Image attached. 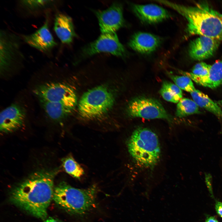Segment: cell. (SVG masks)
Segmentation results:
<instances>
[{"label": "cell", "mask_w": 222, "mask_h": 222, "mask_svg": "<svg viewBox=\"0 0 222 222\" xmlns=\"http://www.w3.org/2000/svg\"><path fill=\"white\" fill-rule=\"evenodd\" d=\"M193 100L201 108L212 113L219 118H222V110L219 105L207 95L195 89L190 93Z\"/></svg>", "instance_id": "cell-20"}, {"label": "cell", "mask_w": 222, "mask_h": 222, "mask_svg": "<svg viewBox=\"0 0 222 222\" xmlns=\"http://www.w3.org/2000/svg\"><path fill=\"white\" fill-rule=\"evenodd\" d=\"M128 150L134 161L139 166L152 168L160 160L161 150L157 134L149 129L135 130L127 143Z\"/></svg>", "instance_id": "cell-3"}, {"label": "cell", "mask_w": 222, "mask_h": 222, "mask_svg": "<svg viewBox=\"0 0 222 222\" xmlns=\"http://www.w3.org/2000/svg\"><path fill=\"white\" fill-rule=\"evenodd\" d=\"M0 128L3 133L12 132L20 128L26 117L24 109L17 104H13L2 111L0 115Z\"/></svg>", "instance_id": "cell-12"}, {"label": "cell", "mask_w": 222, "mask_h": 222, "mask_svg": "<svg viewBox=\"0 0 222 222\" xmlns=\"http://www.w3.org/2000/svg\"><path fill=\"white\" fill-rule=\"evenodd\" d=\"M205 222H219L213 216H210L205 220Z\"/></svg>", "instance_id": "cell-29"}, {"label": "cell", "mask_w": 222, "mask_h": 222, "mask_svg": "<svg viewBox=\"0 0 222 222\" xmlns=\"http://www.w3.org/2000/svg\"><path fill=\"white\" fill-rule=\"evenodd\" d=\"M57 0H20L17 3V7L21 13L27 17H36L57 9L59 3Z\"/></svg>", "instance_id": "cell-15"}, {"label": "cell", "mask_w": 222, "mask_h": 222, "mask_svg": "<svg viewBox=\"0 0 222 222\" xmlns=\"http://www.w3.org/2000/svg\"><path fill=\"white\" fill-rule=\"evenodd\" d=\"M211 66V65L208 64L204 62H199L193 67L191 72L197 76H205L208 73Z\"/></svg>", "instance_id": "cell-24"}, {"label": "cell", "mask_w": 222, "mask_h": 222, "mask_svg": "<svg viewBox=\"0 0 222 222\" xmlns=\"http://www.w3.org/2000/svg\"><path fill=\"white\" fill-rule=\"evenodd\" d=\"M34 92L39 100L60 103L73 109L77 98L74 90L68 85L60 82H49L41 84Z\"/></svg>", "instance_id": "cell-8"}, {"label": "cell", "mask_w": 222, "mask_h": 222, "mask_svg": "<svg viewBox=\"0 0 222 222\" xmlns=\"http://www.w3.org/2000/svg\"><path fill=\"white\" fill-rule=\"evenodd\" d=\"M215 209L217 214L222 218V202L216 201L215 204Z\"/></svg>", "instance_id": "cell-28"}, {"label": "cell", "mask_w": 222, "mask_h": 222, "mask_svg": "<svg viewBox=\"0 0 222 222\" xmlns=\"http://www.w3.org/2000/svg\"><path fill=\"white\" fill-rule=\"evenodd\" d=\"M20 37L9 31H0V69L3 73L25 59L21 49Z\"/></svg>", "instance_id": "cell-6"}, {"label": "cell", "mask_w": 222, "mask_h": 222, "mask_svg": "<svg viewBox=\"0 0 222 222\" xmlns=\"http://www.w3.org/2000/svg\"><path fill=\"white\" fill-rule=\"evenodd\" d=\"M197 84L212 89L216 88L222 84V61H216L211 65L208 73L206 76H199L191 72L180 71Z\"/></svg>", "instance_id": "cell-17"}, {"label": "cell", "mask_w": 222, "mask_h": 222, "mask_svg": "<svg viewBox=\"0 0 222 222\" xmlns=\"http://www.w3.org/2000/svg\"><path fill=\"white\" fill-rule=\"evenodd\" d=\"M97 191L95 186L80 189L62 182L55 187L53 199L58 206L69 213L84 215L94 207Z\"/></svg>", "instance_id": "cell-4"}, {"label": "cell", "mask_w": 222, "mask_h": 222, "mask_svg": "<svg viewBox=\"0 0 222 222\" xmlns=\"http://www.w3.org/2000/svg\"><path fill=\"white\" fill-rule=\"evenodd\" d=\"M53 28L57 37L64 44H71L76 35L71 18L63 13L56 14Z\"/></svg>", "instance_id": "cell-18"}, {"label": "cell", "mask_w": 222, "mask_h": 222, "mask_svg": "<svg viewBox=\"0 0 222 222\" xmlns=\"http://www.w3.org/2000/svg\"><path fill=\"white\" fill-rule=\"evenodd\" d=\"M205 182L207 187L212 197H213L212 187V175L208 172L204 173Z\"/></svg>", "instance_id": "cell-27"}, {"label": "cell", "mask_w": 222, "mask_h": 222, "mask_svg": "<svg viewBox=\"0 0 222 222\" xmlns=\"http://www.w3.org/2000/svg\"><path fill=\"white\" fill-rule=\"evenodd\" d=\"M169 76L180 89L191 92L195 89L191 80L186 76H179L169 74Z\"/></svg>", "instance_id": "cell-23"}, {"label": "cell", "mask_w": 222, "mask_h": 222, "mask_svg": "<svg viewBox=\"0 0 222 222\" xmlns=\"http://www.w3.org/2000/svg\"><path fill=\"white\" fill-rule=\"evenodd\" d=\"M45 113L51 119L60 121L71 113L73 109L60 103L40 100Z\"/></svg>", "instance_id": "cell-19"}, {"label": "cell", "mask_w": 222, "mask_h": 222, "mask_svg": "<svg viewBox=\"0 0 222 222\" xmlns=\"http://www.w3.org/2000/svg\"><path fill=\"white\" fill-rule=\"evenodd\" d=\"M55 172L37 171L14 188L10 199L13 204L38 218L44 220L53 199Z\"/></svg>", "instance_id": "cell-1"}, {"label": "cell", "mask_w": 222, "mask_h": 222, "mask_svg": "<svg viewBox=\"0 0 222 222\" xmlns=\"http://www.w3.org/2000/svg\"><path fill=\"white\" fill-rule=\"evenodd\" d=\"M129 115L132 118L145 119H160L171 122L172 117L157 100L151 97L140 96L130 102L127 107Z\"/></svg>", "instance_id": "cell-7"}, {"label": "cell", "mask_w": 222, "mask_h": 222, "mask_svg": "<svg viewBox=\"0 0 222 222\" xmlns=\"http://www.w3.org/2000/svg\"><path fill=\"white\" fill-rule=\"evenodd\" d=\"M62 162L65 171L74 178L79 179L84 175L83 169L72 156L64 158Z\"/></svg>", "instance_id": "cell-22"}, {"label": "cell", "mask_w": 222, "mask_h": 222, "mask_svg": "<svg viewBox=\"0 0 222 222\" xmlns=\"http://www.w3.org/2000/svg\"><path fill=\"white\" fill-rule=\"evenodd\" d=\"M162 42L161 38L153 34L143 32L135 33L128 45L134 50L142 54H149L154 51Z\"/></svg>", "instance_id": "cell-16"}, {"label": "cell", "mask_w": 222, "mask_h": 222, "mask_svg": "<svg viewBox=\"0 0 222 222\" xmlns=\"http://www.w3.org/2000/svg\"><path fill=\"white\" fill-rule=\"evenodd\" d=\"M49 13L46 15V19L43 25L35 32L28 35H22L20 37L31 47L44 54L51 53L57 43L49 28Z\"/></svg>", "instance_id": "cell-10"}, {"label": "cell", "mask_w": 222, "mask_h": 222, "mask_svg": "<svg viewBox=\"0 0 222 222\" xmlns=\"http://www.w3.org/2000/svg\"><path fill=\"white\" fill-rule=\"evenodd\" d=\"M45 222H62L61 221L54 218L52 217H50L47 219Z\"/></svg>", "instance_id": "cell-30"}, {"label": "cell", "mask_w": 222, "mask_h": 222, "mask_svg": "<svg viewBox=\"0 0 222 222\" xmlns=\"http://www.w3.org/2000/svg\"><path fill=\"white\" fill-rule=\"evenodd\" d=\"M159 92L163 98L167 101L174 103H178L180 100L179 98L173 95L162 86L160 89Z\"/></svg>", "instance_id": "cell-26"}, {"label": "cell", "mask_w": 222, "mask_h": 222, "mask_svg": "<svg viewBox=\"0 0 222 222\" xmlns=\"http://www.w3.org/2000/svg\"><path fill=\"white\" fill-rule=\"evenodd\" d=\"M200 113L199 106L193 100L183 98L178 103L175 115L181 118Z\"/></svg>", "instance_id": "cell-21"}, {"label": "cell", "mask_w": 222, "mask_h": 222, "mask_svg": "<svg viewBox=\"0 0 222 222\" xmlns=\"http://www.w3.org/2000/svg\"><path fill=\"white\" fill-rule=\"evenodd\" d=\"M95 12L102 34L116 33L125 25L123 8L120 3H114L107 9Z\"/></svg>", "instance_id": "cell-11"}, {"label": "cell", "mask_w": 222, "mask_h": 222, "mask_svg": "<svg viewBox=\"0 0 222 222\" xmlns=\"http://www.w3.org/2000/svg\"><path fill=\"white\" fill-rule=\"evenodd\" d=\"M162 86L172 93L173 95L179 98L180 100L182 98V91L175 84L170 82L165 81L163 82Z\"/></svg>", "instance_id": "cell-25"}, {"label": "cell", "mask_w": 222, "mask_h": 222, "mask_svg": "<svg viewBox=\"0 0 222 222\" xmlns=\"http://www.w3.org/2000/svg\"><path fill=\"white\" fill-rule=\"evenodd\" d=\"M102 52L124 58L128 52L120 41L116 33L102 34L95 40L84 47L80 57L86 58Z\"/></svg>", "instance_id": "cell-9"}, {"label": "cell", "mask_w": 222, "mask_h": 222, "mask_svg": "<svg viewBox=\"0 0 222 222\" xmlns=\"http://www.w3.org/2000/svg\"><path fill=\"white\" fill-rule=\"evenodd\" d=\"M220 41L200 36L190 43L189 55L192 59L202 60L211 57L218 48Z\"/></svg>", "instance_id": "cell-13"}, {"label": "cell", "mask_w": 222, "mask_h": 222, "mask_svg": "<svg viewBox=\"0 0 222 222\" xmlns=\"http://www.w3.org/2000/svg\"><path fill=\"white\" fill-rule=\"evenodd\" d=\"M158 2L173 9L186 19L187 35H199L222 40V14L207 2H197L188 6L167 1Z\"/></svg>", "instance_id": "cell-2"}, {"label": "cell", "mask_w": 222, "mask_h": 222, "mask_svg": "<svg viewBox=\"0 0 222 222\" xmlns=\"http://www.w3.org/2000/svg\"><path fill=\"white\" fill-rule=\"evenodd\" d=\"M115 102L113 93L107 87L100 86L85 92L78 104L81 117L88 120L101 118L111 109Z\"/></svg>", "instance_id": "cell-5"}, {"label": "cell", "mask_w": 222, "mask_h": 222, "mask_svg": "<svg viewBox=\"0 0 222 222\" xmlns=\"http://www.w3.org/2000/svg\"><path fill=\"white\" fill-rule=\"evenodd\" d=\"M132 8L141 21L146 24L158 23L171 17L167 10L155 4H133Z\"/></svg>", "instance_id": "cell-14"}, {"label": "cell", "mask_w": 222, "mask_h": 222, "mask_svg": "<svg viewBox=\"0 0 222 222\" xmlns=\"http://www.w3.org/2000/svg\"><path fill=\"white\" fill-rule=\"evenodd\" d=\"M216 102L219 105V106L222 107V100L218 101Z\"/></svg>", "instance_id": "cell-31"}]
</instances>
